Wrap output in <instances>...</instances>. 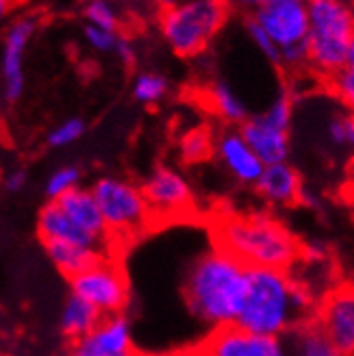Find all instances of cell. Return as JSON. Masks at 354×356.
<instances>
[{
	"mask_svg": "<svg viewBox=\"0 0 354 356\" xmlns=\"http://www.w3.org/2000/svg\"><path fill=\"white\" fill-rule=\"evenodd\" d=\"M246 293L248 267L218 245L193 261L183 284L191 315L214 330L237 324Z\"/></svg>",
	"mask_w": 354,
	"mask_h": 356,
	"instance_id": "6da1fadb",
	"label": "cell"
},
{
	"mask_svg": "<svg viewBox=\"0 0 354 356\" xmlns=\"http://www.w3.org/2000/svg\"><path fill=\"white\" fill-rule=\"evenodd\" d=\"M216 245L233 254L248 270L291 272L300 259V241L291 230L270 213H231L214 228Z\"/></svg>",
	"mask_w": 354,
	"mask_h": 356,
	"instance_id": "7a4b0ae2",
	"label": "cell"
},
{
	"mask_svg": "<svg viewBox=\"0 0 354 356\" xmlns=\"http://www.w3.org/2000/svg\"><path fill=\"white\" fill-rule=\"evenodd\" d=\"M291 291V272L261 267L248 270V293L235 326L265 337H287L296 326L303 324L293 309Z\"/></svg>",
	"mask_w": 354,
	"mask_h": 356,
	"instance_id": "3957f363",
	"label": "cell"
},
{
	"mask_svg": "<svg viewBox=\"0 0 354 356\" xmlns=\"http://www.w3.org/2000/svg\"><path fill=\"white\" fill-rule=\"evenodd\" d=\"M354 40V9L339 0L309 3V67L315 74L332 79L346 65Z\"/></svg>",
	"mask_w": 354,
	"mask_h": 356,
	"instance_id": "277c9868",
	"label": "cell"
},
{
	"mask_svg": "<svg viewBox=\"0 0 354 356\" xmlns=\"http://www.w3.org/2000/svg\"><path fill=\"white\" fill-rule=\"evenodd\" d=\"M228 20V7L220 0H187L159 11V31L179 57H196L216 40Z\"/></svg>",
	"mask_w": 354,
	"mask_h": 356,
	"instance_id": "5b68a950",
	"label": "cell"
},
{
	"mask_svg": "<svg viewBox=\"0 0 354 356\" xmlns=\"http://www.w3.org/2000/svg\"><path fill=\"white\" fill-rule=\"evenodd\" d=\"M94 198L102 211L109 235H137L144 233L154 218L150 204L139 185L118 176H102L92 187Z\"/></svg>",
	"mask_w": 354,
	"mask_h": 356,
	"instance_id": "8992f818",
	"label": "cell"
},
{
	"mask_svg": "<svg viewBox=\"0 0 354 356\" xmlns=\"http://www.w3.org/2000/svg\"><path fill=\"white\" fill-rule=\"evenodd\" d=\"M70 289H72V296L90 302L104 317L122 315L131 298L127 276L120 270V265H115L107 257L100 259L83 274L70 278Z\"/></svg>",
	"mask_w": 354,
	"mask_h": 356,
	"instance_id": "52a82bcc",
	"label": "cell"
},
{
	"mask_svg": "<svg viewBox=\"0 0 354 356\" xmlns=\"http://www.w3.org/2000/svg\"><path fill=\"white\" fill-rule=\"evenodd\" d=\"M248 17L268 33V38L278 46L280 52L307 44L309 3L305 0H261L252 7Z\"/></svg>",
	"mask_w": 354,
	"mask_h": 356,
	"instance_id": "ba28073f",
	"label": "cell"
},
{
	"mask_svg": "<svg viewBox=\"0 0 354 356\" xmlns=\"http://www.w3.org/2000/svg\"><path fill=\"white\" fill-rule=\"evenodd\" d=\"M313 324L328 337L330 343L354 356V284L344 282L332 287L315 307Z\"/></svg>",
	"mask_w": 354,
	"mask_h": 356,
	"instance_id": "9c48e42d",
	"label": "cell"
},
{
	"mask_svg": "<svg viewBox=\"0 0 354 356\" xmlns=\"http://www.w3.org/2000/svg\"><path fill=\"white\" fill-rule=\"evenodd\" d=\"M154 218H183L193 209L187 176L170 165L154 168L141 185Z\"/></svg>",
	"mask_w": 354,
	"mask_h": 356,
	"instance_id": "30bf717a",
	"label": "cell"
},
{
	"mask_svg": "<svg viewBox=\"0 0 354 356\" xmlns=\"http://www.w3.org/2000/svg\"><path fill=\"white\" fill-rule=\"evenodd\" d=\"M202 350L209 356H291L287 339L257 334L239 326L211 330Z\"/></svg>",
	"mask_w": 354,
	"mask_h": 356,
	"instance_id": "8fae6325",
	"label": "cell"
},
{
	"mask_svg": "<svg viewBox=\"0 0 354 356\" xmlns=\"http://www.w3.org/2000/svg\"><path fill=\"white\" fill-rule=\"evenodd\" d=\"M35 29H38L35 17L24 15L11 22L5 33L0 72H3V96L7 102H15L24 92V50Z\"/></svg>",
	"mask_w": 354,
	"mask_h": 356,
	"instance_id": "7c38bea8",
	"label": "cell"
},
{
	"mask_svg": "<svg viewBox=\"0 0 354 356\" xmlns=\"http://www.w3.org/2000/svg\"><path fill=\"white\" fill-rule=\"evenodd\" d=\"M70 356H135L129 319L124 315L104 317L92 334L74 341Z\"/></svg>",
	"mask_w": 354,
	"mask_h": 356,
	"instance_id": "4fadbf2b",
	"label": "cell"
},
{
	"mask_svg": "<svg viewBox=\"0 0 354 356\" xmlns=\"http://www.w3.org/2000/svg\"><path fill=\"white\" fill-rule=\"evenodd\" d=\"M216 154L220 159L222 168L231 174L237 183L241 185H252L259 181V176L263 172L261 159L252 152V148L248 146V141L243 139L239 129H226L216 137Z\"/></svg>",
	"mask_w": 354,
	"mask_h": 356,
	"instance_id": "5bb4252c",
	"label": "cell"
},
{
	"mask_svg": "<svg viewBox=\"0 0 354 356\" xmlns=\"http://www.w3.org/2000/svg\"><path fill=\"white\" fill-rule=\"evenodd\" d=\"M243 139L252 152L261 159L263 165H276L287 163L291 152V139L289 131H280L265 120L263 115H250V120L239 127Z\"/></svg>",
	"mask_w": 354,
	"mask_h": 356,
	"instance_id": "9a60e30c",
	"label": "cell"
},
{
	"mask_svg": "<svg viewBox=\"0 0 354 356\" xmlns=\"http://www.w3.org/2000/svg\"><path fill=\"white\" fill-rule=\"evenodd\" d=\"M255 189L261 198L272 207H289L300 200V193L305 189L303 176L291 163L265 165Z\"/></svg>",
	"mask_w": 354,
	"mask_h": 356,
	"instance_id": "2e32d148",
	"label": "cell"
},
{
	"mask_svg": "<svg viewBox=\"0 0 354 356\" xmlns=\"http://www.w3.org/2000/svg\"><path fill=\"white\" fill-rule=\"evenodd\" d=\"M38 233L42 243L44 241H63V243H77L83 248H92V250H98L104 254V243H100L96 237H92L90 233H85L81 226H77L72 220H70L65 213L61 211V207L57 202H48L38 216Z\"/></svg>",
	"mask_w": 354,
	"mask_h": 356,
	"instance_id": "e0dca14e",
	"label": "cell"
},
{
	"mask_svg": "<svg viewBox=\"0 0 354 356\" xmlns=\"http://www.w3.org/2000/svg\"><path fill=\"white\" fill-rule=\"evenodd\" d=\"M57 204L61 207V211L65 216L72 220L77 226H81L85 233H90L92 237H96L100 243L107 245L109 241V228L104 224V218H102V211L94 198L92 189H74L65 193L63 198L57 200Z\"/></svg>",
	"mask_w": 354,
	"mask_h": 356,
	"instance_id": "ac0fdd59",
	"label": "cell"
},
{
	"mask_svg": "<svg viewBox=\"0 0 354 356\" xmlns=\"http://www.w3.org/2000/svg\"><path fill=\"white\" fill-rule=\"evenodd\" d=\"M44 250L52 265L70 280L85 270H90L100 259H104L102 252L92 250V248H83L77 243H63V241H44Z\"/></svg>",
	"mask_w": 354,
	"mask_h": 356,
	"instance_id": "d6986e66",
	"label": "cell"
},
{
	"mask_svg": "<svg viewBox=\"0 0 354 356\" xmlns=\"http://www.w3.org/2000/svg\"><path fill=\"white\" fill-rule=\"evenodd\" d=\"M102 319L104 315L94 309L90 302H85L79 296H70L61 311V330L70 339L79 341L83 337L92 334L102 324Z\"/></svg>",
	"mask_w": 354,
	"mask_h": 356,
	"instance_id": "ffe728a7",
	"label": "cell"
},
{
	"mask_svg": "<svg viewBox=\"0 0 354 356\" xmlns=\"http://www.w3.org/2000/svg\"><path fill=\"white\" fill-rule=\"evenodd\" d=\"M204 96H207L211 111L218 118H222L226 124H231V127H235V124L241 127L243 122L250 120V111H248L243 98L235 92L233 85L218 81L207 89Z\"/></svg>",
	"mask_w": 354,
	"mask_h": 356,
	"instance_id": "44dd1931",
	"label": "cell"
},
{
	"mask_svg": "<svg viewBox=\"0 0 354 356\" xmlns=\"http://www.w3.org/2000/svg\"><path fill=\"white\" fill-rule=\"evenodd\" d=\"M287 337L291 356H348L335 343H330L328 337L313 322H303Z\"/></svg>",
	"mask_w": 354,
	"mask_h": 356,
	"instance_id": "7402d4cb",
	"label": "cell"
},
{
	"mask_svg": "<svg viewBox=\"0 0 354 356\" xmlns=\"http://www.w3.org/2000/svg\"><path fill=\"white\" fill-rule=\"evenodd\" d=\"M214 148H216V139L209 133V129L196 127L181 137L179 154L185 163H200L211 152H214Z\"/></svg>",
	"mask_w": 354,
	"mask_h": 356,
	"instance_id": "603a6c76",
	"label": "cell"
},
{
	"mask_svg": "<svg viewBox=\"0 0 354 356\" xmlns=\"http://www.w3.org/2000/svg\"><path fill=\"white\" fill-rule=\"evenodd\" d=\"M328 85H330V92L335 94V98L344 104V109L354 113V40L348 50L346 65L328 81Z\"/></svg>",
	"mask_w": 354,
	"mask_h": 356,
	"instance_id": "cb8c5ba5",
	"label": "cell"
},
{
	"mask_svg": "<svg viewBox=\"0 0 354 356\" xmlns=\"http://www.w3.org/2000/svg\"><path fill=\"white\" fill-rule=\"evenodd\" d=\"M170 83L163 74L141 72L133 83V98L141 104H156L168 96Z\"/></svg>",
	"mask_w": 354,
	"mask_h": 356,
	"instance_id": "d4e9b609",
	"label": "cell"
},
{
	"mask_svg": "<svg viewBox=\"0 0 354 356\" xmlns=\"http://www.w3.org/2000/svg\"><path fill=\"white\" fill-rule=\"evenodd\" d=\"M326 137L330 141V146L354 152V113L350 111L335 113L326 122Z\"/></svg>",
	"mask_w": 354,
	"mask_h": 356,
	"instance_id": "484cf974",
	"label": "cell"
},
{
	"mask_svg": "<svg viewBox=\"0 0 354 356\" xmlns=\"http://www.w3.org/2000/svg\"><path fill=\"white\" fill-rule=\"evenodd\" d=\"M81 183V170L74 165H65L59 168L50 174V178L46 181V195L50 198V202H57L59 198H63L65 193L79 189Z\"/></svg>",
	"mask_w": 354,
	"mask_h": 356,
	"instance_id": "4316f807",
	"label": "cell"
},
{
	"mask_svg": "<svg viewBox=\"0 0 354 356\" xmlns=\"http://www.w3.org/2000/svg\"><path fill=\"white\" fill-rule=\"evenodd\" d=\"M261 115L268 120L272 127H276L280 131H289L291 122H293V100H291V96L287 92H280Z\"/></svg>",
	"mask_w": 354,
	"mask_h": 356,
	"instance_id": "83f0119b",
	"label": "cell"
},
{
	"mask_svg": "<svg viewBox=\"0 0 354 356\" xmlns=\"http://www.w3.org/2000/svg\"><path fill=\"white\" fill-rule=\"evenodd\" d=\"M85 20L87 24L111 31V33H118V26H120L118 11L113 9V5L104 3V0H92V3L85 5Z\"/></svg>",
	"mask_w": 354,
	"mask_h": 356,
	"instance_id": "f1b7e54d",
	"label": "cell"
},
{
	"mask_svg": "<svg viewBox=\"0 0 354 356\" xmlns=\"http://www.w3.org/2000/svg\"><path fill=\"white\" fill-rule=\"evenodd\" d=\"M83 133H85V122L81 118H67L48 133V146L52 148L70 146V144H74L77 139H81Z\"/></svg>",
	"mask_w": 354,
	"mask_h": 356,
	"instance_id": "f546056e",
	"label": "cell"
},
{
	"mask_svg": "<svg viewBox=\"0 0 354 356\" xmlns=\"http://www.w3.org/2000/svg\"><path fill=\"white\" fill-rule=\"evenodd\" d=\"M243 24H246V33H248V38H250V42L255 44V48H257L270 63L280 65V50H278V46L268 38V33H265L255 20H250V17H246V22H243Z\"/></svg>",
	"mask_w": 354,
	"mask_h": 356,
	"instance_id": "4dcf8cb0",
	"label": "cell"
},
{
	"mask_svg": "<svg viewBox=\"0 0 354 356\" xmlns=\"http://www.w3.org/2000/svg\"><path fill=\"white\" fill-rule=\"evenodd\" d=\"M83 35H85V42L90 44V48H94L98 52H115L118 42H120L118 33L104 31V29H98V26H92V24H85Z\"/></svg>",
	"mask_w": 354,
	"mask_h": 356,
	"instance_id": "1f68e13d",
	"label": "cell"
},
{
	"mask_svg": "<svg viewBox=\"0 0 354 356\" xmlns=\"http://www.w3.org/2000/svg\"><path fill=\"white\" fill-rule=\"evenodd\" d=\"M328 257V245L322 239H309L300 243V259H307L311 263H320Z\"/></svg>",
	"mask_w": 354,
	"mask_h": 356,
	"instance_id": "d6a6232c",
	"label": "cell"
},
{
	"mask_svg": "<svg viewBox=\"0 0 354 356\" xmlns=\"http://www.w3.org/2000/svg\"><path fill=\"white\" fill-rule=\"evenodd\" d=\"M115 55L124 61V65H133L135 63V48L129 40L120 38L118 42V48H115Z\"/></svg>",
	"mask_w": 354,
	"mask_h": 356,
	"instance_id": "836d02e7",
	"label": "cell"
},
{
	"mask_svg": "<svg viewBox=\"0 0 354 356\" xmlns=\"http://www.w3.org/2000/svg\"><path fill=\"white\" fill-rule=\"evenodd\" d=\"M24 183H26V174L22 170H15L5 178V187L9 191H20L24 187Z\"/></svg>",
	"mask_w": 354,
	"mask_h": 356,
	"instance_id": "e575fe53",
	"label": "cell"
},
{
	"mask_svg": "<svg viewBox=\"0 0 354 356\" xmlns=\"http://www.w3.org/2000/svg\"><path fill=\"white\" fill-rule=\"evenodd\" d=\"M298 202L305 204V207H311V209H317V207H320V195H317L313 189L305 187L303 193H300V200Z\"/></svg>",
	"mask_w": 354,
	"mask_h": 356,
	"instance_id": "d590c367",
	"label": "cell"
},
{
	"mask_svg": "<svg viewBox=\"0 0 354 356\" xmlns=\"http://www.w3.org/2000/svg\"><path fill=\"white\" fill-rule=\"evenodd\" d=\"M11 11V3H7V0H0V22L5 20V17L9 15Z\"/></svg>",
	"mask_w": 354,
	"mask_h": 356,
	"instance_id": "8d00e7d4",
	"label": "cell"
},
{
	"mask_svg": "<svg viewBox=\"0 0 354 356\" xmlns=\"http://www.w3.org/2000/svg\"><path fill=\"white\" fill-rule=\"evenodd\" d=\"M185 356H209L204 350H202V346L198 348V350H193V352H189V354H185Z\"/></svg>",
	"mask_w": 354,
	"mask_h": 356,
	"instance_id": "74e56055",
	"label": "cell"
}]
</instances>
